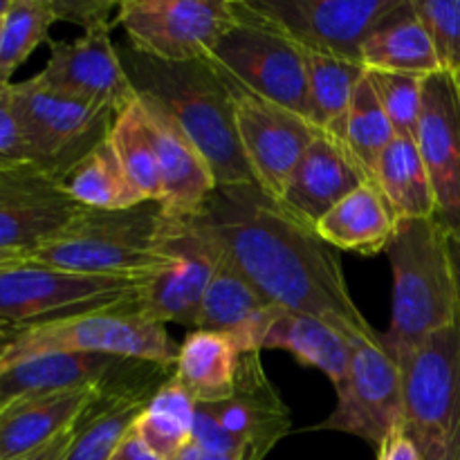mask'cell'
Wrapping results in <instances>:
<instances>
[{
    "instance_id": "1",
    "label": "cell",
    "mask_w": 460,
    "mask_h": 460,
    "mask_svg": "<svg viewBox=\"0 0 460 460\" xmlns=\"http://www.w3.org/2000/svg\"><path fill=\"white\" fill-rule=\"evenodd\" d=\"M189 220L272 305L323 319L355 344L380 340L350 296L335 247L254 182L218 187Z\"/></svg>"
},
{
    "instance_id": "2",
    "label": "cell",
    "mask_w": 460,
    "mask_h": 460,
    "mask_svg": "<svg viewBox=\"0 0 460 460\" xmlns=\"http://www.w3.org/2000/svg\"><path fill=\"white\" fill-rule=\"evenodd\" d=\"M137 97L160 106L214 171L218 187L254 182L236 130L234 99L207 61L169 63L117 48Z\"/></svg>"
},
{
    "instance_id": "3",
    "label": "cell",
    "mask_w": 460,
    "mask_h": 460,
    "mask_svg": "<svg viewBox=\"0 0 460 460\" xmlns=\"http://www.w3.org/2000/svg\"><path fill=\"white\" fill-rule=\"evenodd\" d=\"M386 254L394 268V310L380 344L402 367L427 337L458 323L456 279L438 218L398 220Z\"/></svg>"
},
{
    "instance_id": "4",
    "label": "cell",
    "mask_w": 460,
    "mask_h": 460,
    "mask_svg": "<svg viewBox=\"0 0 460 460\" xmlns=\"http://www.w3.org/2000/svg\"><path fill=\"white\" fill-rule=\"evenodd\" d=\"M162 225L164 209L155 200L112 211L85 207L30 261L84 277H151L171 263L157 247Z\"/></svg>"
},
{
    "instance_id": "5",
    "label": "cell",
    "mask_w": 460,
    "mask_h": 460,
    "mask_svg": "<svg viewBox=\"0 0 460 460\" xmlns=\"http://www.w3.org/2000/svg\"><path fill=\"white\" fill-rule=\"evenodd\" d=\"M236 21L205 61L229 93H247L310 119L308 66L301 45L232 0Z\"/></svg>"
},
{
    "instance_id": "6",
    "label": "cell",
    "mask_w": 460,
    "mask_h": 460,
    "mask_svg": "<svg viewBox=\"0 0 460 460\" xmlns=\"http://www.w3.org/2000/svg\"><path fill=\"white\" fill-rule=\"evenodd\" d=\"M144 279L84 277L31 261L0 268V349L43 323L133 304Z\"/></svg>"
},
{
    "instance_id": "7",
    "label": "cell",
    "mask_w": 460,
    "mask_h": 460,
    "mask_svg": "<svg viewBox=\"0 0 460 460\" xmlns=\"http://www.w3.org/2000/svg\"><path fill=\"white\" fill-rule=\"evenodd\" d=\"M133 304L75 314L31 328L0 349V368L48 353L115 355L175 367L180 346L162 323L139 314Z\"/></svg>"
},
{
    "instance_id": "8",
    "label": "cell",
    "mask_w": 460,
    "mask_h": 460,
    "mask_svg": "<svg viewBox=\"0 0 460 460\" xmlns=\"http://www.w3.org/2000/svg\"><path fill=\"white\" fill-rule=\"evenodd\" d=\"M402 427L425 460H460V326L443 328L400 367Z\"/></svg>"
},
{
    "instance_id": "9",
    "label": "cell",
    "mask_w": 460,
    "mask_h": 460,
    "mask_svg": "<svg viewBox=\"0 0 460 460\" xmlns=\"http://www.w3.org/2000/svg\"><path fill=\"white\" fill-rule=\"evenodd\" d=\"M12 99L31 164L58 180L111 135L117 117L49 88L39 76L12 84Z\"/></svg>"
},
{
    "instance_id": "10",
    "label": "cell",
    "mask_w": 460,
    "mask_h": 460,
    "mask_svg": "<svg viewBox=\"0 0 460 460\" xmlns=\"http://www.w3.org/2000/svg\"><path fill=\"white\" fill-rule=\"evenodd\" d=\"M236 21L232 0H124L115 25L128 45L157 61H205Z\"/></svg>"
},
{
    "instance_id": "11",
    "label": "cell",
    "mask_w": 460,
    "mask_h": 460,
    "mask_svg": "<svg viewBox=\"0 0 460 460\" xmlns=\"http://www.w3.org/2000/svg\"><path fill=\"white\" fill-rule=\"evenodd\" d=\"M157 247L171 263L144 279L135 310L162 326L180 323L193 328L202 295L223 254L191 220L166 214Z\"/></svg>"
},
{
    "instance_id": "12",
    "label": "cell",
    "mask_w": 460,
    "mask_h": 460,
    "mask_svg": "<svg viewBox=\"0 0 460 460\" xmlns=\"http://www.w3.org/2000/svg\"><path fill=\"white\" fill-rule=\"evenodd\" d=\"M402 0H241L252 16L310 52L362 63L364 40Z\"/></svg>"
},
{
    "instance_id": "13",
    "label": "cell",
    "mask_w": 460,
    "mask_h": 460,
    "mask_svg": "<svg viewBox=\"0 0 460 460\" xmlns=\"http://www.w3.org/2000/svg\"><path fill=\"white\" fill-rule=\"evenodd\" d=\"M335 391V411L317 429L358 436L380 447L402 425V373L380 340L355 344L346 380Z\"/></svg>"
},
{
    "instance_id": "14",
    "label": "cell",
    "mask_w": 460,
    "mask_h": 460,
    "mask_svg": "<svg viewBox=\"0 0 460 460\" xmlns=\"http://www.w3.org/2000/svg\"><path fill=\"white\" fill-rule=\"evenodd\" d=\"M236 130L254 184L272 200H281L292 171L322 128L268 99L232 93Z\"/></svg>"
},
{
    "instance_id": "15",
    "label": "cell",
    "mask_w": 460,
    "mask_h": 460,
    "mask_svg": "<svg viewBox=\"0 0 460 460\" xmlns=\"http://www.w3.org/2000/svg\"><path fill=\"white\" fill-rule=\"evenodd\" d=\"M85 207L36 164L0 169V250L25 254L61 234Z\"/></svg>"
},
{
    "instance_id": "16",
    "label": "cell",
    "mask_w": 460,
    "mask_h": 460,
    "mask_svg": "<svg viewBox=\"0 0 460 460\" xmlns=\"http://www.w3.org/2000/svg\"><path fill=\"white\" fill-rule=\"evenodd\" d=\"M416 144L429 173L436 218L447 236L460 234V84L452 72L425 79Z\"/></svg>"
},
{
    "instance_id": "17",
    "label": "cell",
    "mask_w": 460,
    "mask_h": 460,
    "mask_svg": "<svg viewBox=\"0 0 460 460\" xmlns=\"http://www.w3.org/2000/svg\"><path fill=\"white\" fill-rule=\"evenodd\" d=\"M36 76L49 88L115 115L137 102L111 31H85L76 40H49V61Z\"/></svg>"
},
{
    "instance_id": "18",
    "label": "cell",
    "mask_w": 460,
    "mask_h": 460,
    "mask_svg": "<svg viewBox=\"0 0 460 460\" xmlns=\"http://www.w3.org/2000/svg\"><path fill=\"white\" fill-rule=\"evenodd\" d=\"M160 364L97 353H48L0 368V409L22 398L133 380Z\"/></svg>"
},
{
    "instance_id": "19",
    "label": "cell",
    "mask_w": 460,
    "mask_h": 460,
    "mask_svg": "<svg viewBox=\"0 0 460 460\" xmlns=\"http://www.w3.org/2000/svg\"><path fill=\"white\" fill-rule=\"evenodd\" d=\"M259 358L261 353L241 355L232 398L198 402L225 431L241 440L247 460H263L290 431V409L265 376Z\"/></svg>"
},
{
    "instance_id": "20",
    "label": "cell",
    "mask_w": 460,
    "mask_h": 460,
    "mask_svg": "<svg viewBox=\"0 0 460 460\" xmlns=\"http://www.w3.org/2000/svg\"><path fill=\"white\" fill-rule=\"evenodd\" d=\"M371 182L337 135L319 130L292 171L279 205L317 229L319 220L346 196Z\"/></svg>"
},
{
    "instance_id": "21",
    "label": "cell",
    "mask_w": 460,
    "mask_h": 460,
    "mask_svg": "<svg viewBox=\"0 0 460 460\" xmlns=\"http://www.w3.org/2000/svg\"><path fill=\"white\" fill-rule=\"evenodd\" d=\"M155 146L162 180V209L171 218H191L218 189L214 171L184 130L148 99L139 97Z\"/></svg>"
},
{
    "instance_id": "22",
    "label": "cell",
    "mask_w": 460,
    "mask_h": 460,
    "mask_svg": "<svg viewBox=\"0 0 460 460\" xmlns=\"http://www.w3.org/2000/svg\"><path fill=\"white\" fill-rule=\"evenodd\" d=\"M173 367H160L133 380L106 385L99 398L75 427L66 460H108L117 445L135 427L155 391L169 380Z\"/></svg>"
},
{
    "instance_id": "23",
    "label": "cell",
    "mask_w": 460,
    "mask_h": 460,
    "mask_svg": "<svg viewBox=\"0 0 460 460\" xmlns=\"http://www.w3.org/2000/svg\"><path fill=\"white\" fill-rule=\"evenodd\" d=\"M103 386L106 385L22 398L0 409V460L30 456L66 431L75 429Z\"/></svg>"
},
{
    "instance_id": "24",
    "label": "cell",
    "mask_w": 460,
    "mask_h": 460,
    "mask_svg": "<svg viewBox=\"0 0 460 460\" xmlns=\"http://www.w3.org/2000/svg\"><path fill=\"white\" fill-rule=\"evenodd\" d=\"M265 349L288 350L296 362L322 371L340 389L349 373L355 341L323 319L279 308L263 337Z\"/></svg>"
},
{
    "instance_id": "25",
    "label": "cell",
    "mask_w": 460,
    "mask_h": 460,
    "mask_svg": "<svg viewBox=\"0 0 460 460\" xmlns=\"http://www.w3.org/2000/svg\"><path fill=\"white\" fill-rule=\"evenodd\" d=\"M398 218L386 202L376 180L364 182L337 207H332L317 225V234L335 250L376 256L386 252L394 238Z\"/></svg>"
},
{
    "instance_id": "26",
    "label": "cell",
    "mask_w": 460,
    "mask_h": 460,
    "mask_svg": "<svg viewBox=\"0 0 460 460\" xmlns=\"http://www.w3.org/2000/svg\"><path fill=\"white\" fill-rule=\"evenodd\" d=\"M362 66L367 70L407 72L420 76L443 70L429 31L422 25L411 0H402L368 34L362 48Z\"/></svg>"
},
{
    "instance_id": "27",
    "label": "cell",
    "mask_w": 460,
    "mask_h": 460,
    "mask_svg": "<svg viewBox=\"0 0 460 460\" xmlns=\"http://www.w3.org/2000/svg\"><path fill=\"white\" fill-rule=\"evenodd\" d=\"M241 355L227 332L193 331L180 344L173 377L196 402H220L232 398Z\"/></svg>"
},
{
    "instance_id": "28",
    "label": "cell",
    "mask_w": 460,
    "mask_h": 460,
    "mask_svg": "<svg viewBox=\"0 0 460 460\" xmlns=\"http://www.w3.org/2000/svg\"><path fill=\"white\" fill-rule=\"evenodd\" d=\"M373 180L398 220L436 218L434 189L413 137L395 135L382 153Z\"/></svg>"
},
{
    "instance_id": "29",
    "label": "cell",
    "mask_w": 460,
    "mask_h": 460,
    "mask_svg": "<svg viewBox=\"0 0 460 460\" xmlns=\"http://www.w3.org/2000/svg\"><path fill=\"white\" fill-rule=\"evenodd\" d=\"M67 196L88 209H130L142 205L144 196L130 182L108 135L88 155L81 157L61 178Z\"/></svg>"
},
{
    "instance_id": "30",
    "label": "cell",
    "mask_w": 460,
    "mask_h": 460,
    "mask_svg": "<svg viewBox=\"0 0 460 460\" xmlns=\"http://www.w3.org/2000/svg\"><path fill=\"white\" fill-rule=\"evenodd\" d=\"M304 52L308 66L310 121L317 128L337 135L346 119L355 88L367 76V67L332 54L310 52V49Z\"/></svg>"
},
{
    "instance_id": "31",
    "label": "cell",
    "mask_w": 460,
    "mask_h": 460,
    "mask_svg": "<svg viewBox=\"0 0 460 460\" xmlns=\"http://www.w3.org/2000/svg\"><path fill=\"white\" fill-rule=\"evenodd\" d=\"M270 305L272 304L243 277L241 270L223 256L202 295L193 331L236 332Z\"/></svg>"
},
{
    "instance_id": "32",
    "label": "cell",
    "mask_w": 460,
    "mask_h": 460,
    "mask_svg": "<svg viewBox=\"0 0 460 460\" xmlns=\"http://www.w3.org/2000/svg\"><path fill=\"white\" fill-rule=\"evenodd\" d=\"M196 400L173 376L155 391L151 402L135 422L144 443L164 460L180 452L193 438Z\"/></svg>"
},
{
    "instance_id": "33",
    "label": "cell",
    "mask_w": 460,
    "mask_h": 460,
    "mask_svg": "<svg viewBox=\"0 0 460 460\" xmlns=\"http://www.w3.org/2000/svg\"><path fill=\"white\" fill-rule=\"evenodd\" d=\"M337 137L349 146L364 173L371 180L376 178L377 162L395 139V130L386 117L385 108L377 102L376 90L371 88L367 76L355 88L349 112H346V119Z\"/></svg>"
},
{
    "instance_id": "34",
    "label": "cell",
    "mask_w": 460,
    "mask_h": 460,
    "mask_svg": "<svg viewBox=\"0 0 460 460\" xmlns=\"http://www.w3.org/2000/svg\"><path fill=\"white\" fill-rule=\"evenodd\" d=\"M111 142L144 200L162 202V180L160 164H157L155 146H153L151 130H148L146 115L142 102H133L126 111L115 117L111 130Z\"/></svg>"
},
{
    "instance_id": "35",
    "label": "cell",
    "mask_w": 460,
    "mask_h": 460,
    "mask_svg": "<svg viewBox=\"0 0 460 460\" xmlns=\"http://www.w3.org/2000/svg\"><path fill=\"white\" fill-rule=\"evenodd\" d=\"M57 22L49 0H12L0 25V85L12 84V75L27 61Z\"/></svg>"
},
{
    "instance_id": "36",
    "label": "cell",
    "mask_w": 460,
    "mask_h": 460,
    "mask_svg": "<svg viewBox=\"0 0 460 460\" xmlns=\"http://www.w3.org/2000/svg\"><path fill=\"white\" fill-rule=\"evenodd\" d=\"M367 79L376 90L380 106L385 108L398 137H416L418 119L422 111V88L427 76L407 72L367 70Z\"/></svg>"
},
{
    "instance_id": "37",
    "label": "cell",
    "mask_w": 460,
    "mask_h": 460,
    "mask_svg": "<svg viewBox=\"0 0 460 460\" xmlns=\"http://www.w3.org/2000/svg\"><path fill=\"white\" fill-rule=\"evenodd\" d=\"M445 72L460 75V0H411Z\"/></svg>"
},
{
    "instance_id": "38",
    "label": "cell",
    "mask_w": 460,
    "mask_h": 460,
    "mask_svg": "<svg viewBox=\"0 0 460 460\" xmlns=\"http://www.w3.org/2000/svg\"><path fill=\"white\" fill-rule=\"evenodd\" d=\"M57 21L75 22L85 31H111L117 21L119 3L112 0H49Z\"/></svg>"
},
{
    "instance_id": "39",
    "label": "cell",
    "mask_w": 460,
    "mask_h": 460,
    "mask_svg": "<svg viewBox=\"0 0 460 460\" xmlns=\"http://www.w3.org/2000/svg\"><path fill=\"white\" fill-rule=\"evenodd\" d=\"M31 164L16 111H13L12 84L0 85V169Z\"/></svg>"
},
{
    "instance_id": "40",
    "label": "cell",
    "mask_w": 460,
    "mask_h": 460,
    "mask_svg": "<svg viewBox=\"0 0 460 460\" xmlns=\"http://www.w3.org/2000/svg\"><path fill=\"white\" fill-rule=\"evenodd\" d=\"M377 460H425L422 454L418 452L416 443L407 436L404 427H395L385 443L377 447Z\"/></svg>"
},
{
    "instance_id": "41",
    "label": "cell",
    "mask_w": 460,
    "mask_h": 460,
    "mask_svg": "<svg viewBox=\"0 0 460 460\" xmlns=\"http://www.w3.org/2000/svg\"><path fill=\"white\" fill-rule=\"evenodd\" d=\"M108 460H164L157 456L151 447L142 440V436L133 429L121 438V443L117 445V449L112 452V456Z\"/></svg>"
},
{
    "instance_id": "42",
    "label": "cell",
    "mask_w": 460,
    "mask_h": 460,
    "mask_svg": "<svg viewBox=\"0 0 460 460\" xmlns=\"http://www.w3.org/2000/svg\"><path fill=\"white\" fill-rule=\"evenodd\" d=\"M72 438H75V429L66 431V434L58 436L57 440H52L49 445H45L43 449H39V452L30 454V456H25L21 460H66V454H67V449H70Z\"/></svg>"
},
{
    "instance_id": "43",
    "label": "cell",
    "mask_w": 460,
    "mask_h": 460,
    "mask_svg": "<svg viewBox=\"0 0 460 460\" xmlns=\"http://www.w3.org/2000/svg\"><path fill=\"white\" fill-rule=\"evenodd\" d=\"M169 460H243L241 456H229V454H216L205 449L202 445H198L196 440L184 445L175 456H171Z\"/></svg>"
},
{
    "instance_id": "44",
    "label": "cell",
    "mask_w": 460,
    "mask_h": 460,
    "mask_svg": "<svg viewBox=\"0 0 460 460\" xmlns=\"http://www.w3.org/2000/svg\"><path fill=\"white\" fill-rule=\"evenodd\" d=\"M449 245V259H452L454 279H456V292H458V326H460V234L458 236H447Z\"/></svg>"
},
{
    "instance_id": "45",
    "label": "cell",
    "mask_w": 460,
    "mask_h": 460,
    "mask_svg": "<svg viewBox=\"0 0 460 460\" xmlns=\"http://www.w3.org/2000/svg\"><path fill=\"white\" fill-rule=\"evenodd\" d=\"M25 261H30L25 254H16V252L0 250V268H7V265H16V263H25Z\"/></svg>"
},
{
    "instance_id": "46",
    "label": "cell",
    "mask_w": 460,
    "mask_h": 460,
    "mask_svg": "<svg viewBox=\"0 0 460 460\" xmlns=\"http://www.w3.org/2000/svg\"><path fill=\"white\" fill-rule=\"evenodd\" d=\"M12 7V0H0V18H4V13Z\"/></svg>"
},
{
    "instance_id": "47",
    "label": "cell",
    "mask_w": 460,
    "mask_h": 460,
    "mask_svg": "<svg viewBox=\"0 0 460 460\" xmlns=\"http://www.w3.org/2000/svg\"><path fill=\"white\" fill-rule=\"evenodd\" d=\"M0 25H3V18H0Z\"/></svg>"
},
{
    "instance_id": "48",
    "label": "cell",
    "mask_w": 460,
    "mask_h": 460,
    "mask_svg": "<svg viewBox=\"0 0 460 460\" xmlns=\"http://www.w3.org/2000/svg\"><path fill=\"white\" fill-rule=\"evenodd\" d=\"M458 76V84H460V75H456Z\"/></svg>"
}]
</instances>
